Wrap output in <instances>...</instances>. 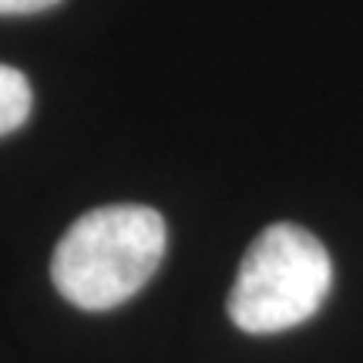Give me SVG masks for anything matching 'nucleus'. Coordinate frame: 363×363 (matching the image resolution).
I'll return each mask as SVG.
<instances>
[{
  "mask_svg": "<svg viewBox=\"0 0 363 363\" xmlns=\"http://www.w3.org/2000/svg\"><path fill=\"white\" fill-rule=\"evenodd\" d=\"M30 104H34V91L24 71L11 65H0V135H11L30 118Z\"/></svg>",
  "mask_w": 363,
  "mask_h": 363,
  "instance_id": "3",
  "label": "nucleus"
},
{
  "mask_svg": "<svg viewBox=\"0 0 363 363\" xmlns=\"http://www.w3.org/2000/svg\"><path fill=\"white\" fill-rule=\"evenodd\" d=\"M61 0H0V13H38Z\"/></svg>",
  "mask_w": 363,
  "mask_h": 363,
  "instance_id": "4",
  "label": "nucleus"
},
{
  "mask_svg": "<svg viewBox=\"0 0 363 363\" xmlns=\"http://www.w3.org/2000/svg\"><path fill=\"white\" fill-rule=\"evenodd\" d=\"M333 286V262L313 233L293 222L262 229L239 262L229 320L242 333H283L306 323Z\"/></svg>",
  "mask_w": 363,
  "mask_h": 363,
  "instance_id": "2",
  "label": "nucleus"
},
{
  "mask_svg": "<svg viewBox=\"0 0 363 363\" xmlns=\"http://www.w3.org/2000/svg\"><path fill=\"white\" fill-rule=\"evenodd\" d=\"M169 229L148 206H104L84 212L51 259L57 293L78 310H115L131 299L165 256Z\"/></svg>",
  "mask_w": 363,
  "mask_h": 363,
  "instance_id": "1",
  "label": "nucleus"
}]
</instances>
